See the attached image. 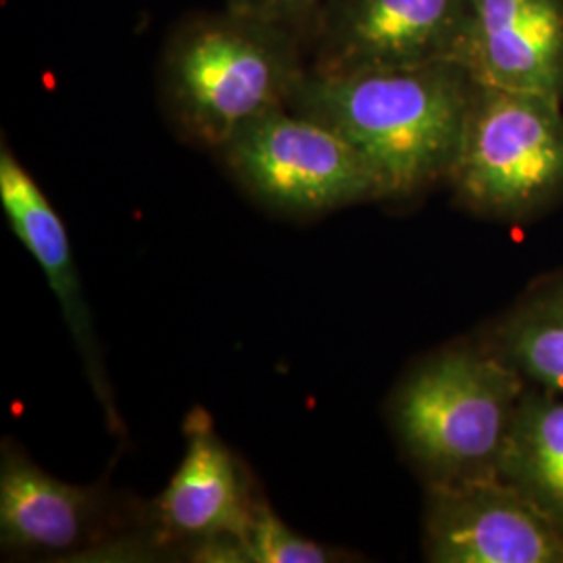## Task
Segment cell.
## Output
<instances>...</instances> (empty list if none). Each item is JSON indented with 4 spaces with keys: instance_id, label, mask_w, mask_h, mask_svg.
Listing matches in <instances>:
<instances>
[{
    "instance_id": "obj_4",
    "label": "cell",
    "mask_w": 563,
    "mask_h": 563,
    "mask_svg": "<svg viewBox=\"0 0 563 563\" xmlns=\"http://www.w3.org/2000/svg\"><path fill=\"white\" fill-rule=\"evenodd\" d=\"M449 181L488 213L549 201L563 188L562 101L476 84Z\"/></svg>"
},
{
    "instance_id": "obj_11",
    "label": "cell",
    "mask_w": 563,
    "mask_h": 563,
    "mask_svg": "<svg viewBox=\"0 0 563 563\" xmlns=\"http://www.w3.org/2000/svg\"><path fill=\"white\" fill-rule=\"evenodd\" d=\"M101 509L97 490L57 481L13 446L0 465L2 543L27 553H60L80 543Z\"/></svg>"
},
{
    "instance_id": "obj_6",
    "label": "cell",
    "mask_w": 563,
    "mask_h": 563,
    "mask_svg": "<svg viewBox=\"0 0 563 563\" xmlns=\"http://www.w3.org/2000/svg\"><path fill=\"white\" fill-rule=\"evenodd\" d=\"M470 23V0H323L309 41V69L465 65Z\"/></svg>"
},
{
    "instance_id": "obj_9",
    "label": "cell",
    "mask_w": 563,
    "mask_h": 563,
    "mask_svg": "<svg viewBox=\"0 0 563 563\" xmlns=\"http://www.w3.org/2000/svg\"><path fill=\"white\" fill-rule=\"evenodd\" d=\"M0 205L11 223L13 234L41 265L51 290L59 299L65 322L80 349L81 360L90 374V383L102 407L107 409L109 420L113 423L120 422L111 399V388L102 369L101 351L95 339L88 305L81 295L65 223L55 211L53 202L44 195L41 184L34 180V176L4 142L0 148Z\"/></svg>"
},
{
    "instance_id": "obj_12",
    "label": "cell",
    "mask_w": 563,
    "mask_h": 563,
    "mask_svg": "<svg viewBox=\"0 0 563 563\" xmlns=\"http://www.w3.org/2000/svg\"><path fill=\"white\" fill-rule=\"evenodd\" d=\"M497 474L563 528V401H522Z\"/></svg>"
},
{
    "instance_id": "obj_7",
    "label": "cell",
    "mask_w": 563,
    "mask_h": 563,
    "mask_svg": "<svg viewBox=\"0 0 563 563\" xmlns=\"http://www.w3.org/2000/svg\"><path fill=\"white\" fill-rule=\"evenodd\" d=\"M426 553L439 563H563V528L497 474L437 483Z\"/></svg>"
},
{
    "instance_id": "obj_5",
    "label": "cell",
    "mask_w": 563,
    "mask_h": 563,
    "mask_svg": "<svg viewBox=\"0 0 563 563\" xmlns=\"http://www.w3.org/2000/svg\"><path fill=\"white\" fill-rule=\"evenodd\" d=\"M218 153L255 199L286 213L380 199L362 153L332 125L290 107L249 123Z\"/></svg>"
},
{
    "instance_id": "obj_8",
    "label": "cell",
    "mask_w": 563,
    "mask_h": 563,
    "mask_svg": "<svg viewBox=\"0 0 563 563\" xmlns=\"http://www.w3.org/2000/svg\"><path fill=\"white\" fill-rule=\"evenodd\" d=\"M476 84L563 101V0H470Z\"/></svg>"
},
{
    "instance_id": "obj_14",
    "label": "cell",
    "mask_w": 563,
    "mask_h": 563,
    "mask_svg": "<svg viewBox=\"0 0 563 563\" xmlns=\"http://www.w3.org/2000/svg\"><path fill=\"white\" fill-rule=\"evenodd\" d=\"M242 563H328L334 560L328 547L288 528L267 504H253L241 537Z\"/></svg>"
},
{
    "instance_id": "obj_13",
    "label": "cell",
    "mask_w": 563,
    "mask_h": 563,
    "mask_svg": "<svg viewBox=\"0 0 563 563\" xmlns=\"http://www.w3.org/2000/svg\"><path fill=\"white\" fill-rule=\"evenodd\" d=\"M505 341L530 378L563 393V295L526 309Z\"/></svg>"
},
{
    "instance_id": "obj_1",
    "label": "cell",
    "mask_w": 563,
    "mask_h": 563,
    "mask_svg": "<svg viewBox=\"0 0 563 563\" xmlns=\"http://www.w3.org/2000/svg\"><path fill=\"white\" fill-rule=\"evenodd\" d=\"M476 81L462 63L307 71L290 109L332 125L369 165L380 199L449 180Z\"/></svg>"
},
{
    "instance_id": "obj_15",
    "label": "cell",
    "mask_w": 563,
    "mask_h": 563,
    "mask_svg": "<svg viewBox=\"0 0 563 563\" xmlns=\"http://www.w3.org/2000/svg\"><path fill=\"white\" fill-rule=\"evenodd\" d=\"M323 0H225V7L260 20L278 23L307 44L316 30Z\"/></svg>"
},
{
    "instance_id": "obj_10",
    "label": "cell",
    "mask_w": 563,
    "mask_h": 563,
    "mask_svg": "<svg viewBox=\"0 0 563 563\" xmlns=\"http://www.w3.org/2000/svg\"><path fill=\"white\" fill-rule=\"evenodd\" d=\"M253 504L234 455L209 416L195 409L186 422V453L157 504L163 530L195 544L241 541Z\"/></svg>"
},
{
    "instance_id": "obj_3",
    "label": "cell",
    "mask_w": 563,
    "mask_h": 563,
    "mask_svg": "<svg viewBox=\"0 0 563 563\" xmlns=\"http://www.w3.org/2000/svg\"><path fill=\"white\" fill-rule=\"evenodd\" d=\"M520 407L522 384L509 365L455 351L402 386L397 426L437 483H457L499 472Z\"/></svg>"
},
{
    "instance_id": "obj_2",
    "label": "cell",
    "mask_w": 563,
    "mask_h": 563,
    "mask_svg": "<svg viewBox=\"0 0 563 563\" xmlns=\"http://www.w3.org/2000/svg\"><path fill=\"white\" fill-rule=\"evenodd\" d=\"M307 71L309 51L297 34L225 4L178 21L159 60L172 120L213 151L249 123L288 107Z\"/></svg>"
}]
</instances>
